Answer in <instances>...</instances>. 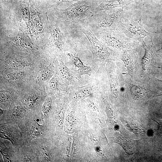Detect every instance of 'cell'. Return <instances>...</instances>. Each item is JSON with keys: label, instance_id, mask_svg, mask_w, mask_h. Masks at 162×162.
Wrapping results in <instances>:
<instances>
[{"label": "cell", "instance_id": "6da1fadb", "mask_svg": "<svg viewBox=\"0 0 162 162\" xmlns=\"http://www.w3.org/2000/svg\"><path fill=\"white\" fill-rule=\"evenodd\" d=\"M98 5L97 2L91 0L78 1L65 9L58 10L57 15L70 24L81 25L96 14Z\"/></svg>", "mask_w": 162, "mask_h": 162}, {"label": "cell", "instance_id": "7a4b0ae2", "mask_svg": "<svg viewBox=\"0 0 162 162\" xmlns=\"http://www.w3.org/2000/svg\"><path fill=\"white\" fill-rule=\"evenodd\" d=\"M80 28L89 41L90 50L92 53L93 60L97 62H106L115 57V52L97 38L88 25L82 24Z\"/></svg>", "mask_w": 162, "mask_h": 162}, {"label": "cell", "instance_id": "3957f363", "mask_svg": "<svg viewBox=\"0 0 162 162\" xmlns=\"http://www.w3.org/2000/svg\"><path fill=\"white\" fill-rule=\"evenodd\" d=\"M97 36L106 45L126 51L137 46L139 43L116 30L98 32Z\"/></svg>", "mask_w": 162, "mask_h": 162}, {"label": "cell", "instance_id": "277c9868", "mask_svg": "<svg viewBox=\"0 0 162 162\" xmlns=\"http://www.w3.org/2000/svg\"><path fill=\"white\" fill-rule=\"evenodd\" d=\"M122 10L113 13H97L89 19L88 24L98 32L116 30L121 21Z\"/></svg>", "mask_w": 162, "mask_h": 162}, {"label": "cell", "instance_id": "5b68a950", "mask_svg": "<svg viewBox=\"0 0 162 162\" xmlns=\"http://www.w3.org/2000/svg\"><path fill=\"white\" fill-rule=\"evenodd\" d=\"M116 30L130 38L138 41L142 45L145 44L143 40L145 37L149 36L152 38V35L143 28L141 19L136 22L132 19L124 23L121 22Z\"/></svg>", "mask_w": 162, "mask_h": 162}, {"label": "cell", "instance_id": "8992f818", "mask_svg": "<svg viewBox=\"0 0 162 162\" xmlns=\"http://www.w3.org/2000/svg\"><path fill=\"white\" fill-rule=\"evenodd\" d=\"M136 0H104L98 4L96 9V14L100 11H106L116 7L124 8Z\"/></svg>", "mask_w": 162, "mask_h": 162}, {"label": "cell", "instance_id": "52a82bcc", "mask_svg": "<svg viewBox=\"0 0 162 162\" xmlns=\"http://www.w3.org/2000/svg\"><path fill=\"white\" fill-rule=\"evenodd\" d=\"M112 138L115 142L120 145L127 154L132 155L135 152L136 150L135 144L136 142L135 140L122 136Z\"/></svg>", "mask_w": 162, "mask_h": 162}, {"label": "cell", "instance_id": "ba28073f", "mask_svg": "<svg viewBox=\"0 0 162 162\" xmlns=\"http://www.w3.org/2000/svg\"><path fill=\"white\" fill-rule=\"evenodd\" d=\"M52 38L56 46L60 49L64 44V36L56 24L52 27Z\"/></svg>", "mask_w": 162, "mask_h": 162}, {"label": "cell", "instance_id": "9c48e42d", "mask_svg": "<svg viewBox=\"0 0 162 162\" xmlns=\"http://www.w3.org/2000/svg\"><path fill=\"white\" fill-rule=\"evenodd\" d=\"M122 59L124 62L129 74L132 76L134 69V63L130 51L124 52Z\"/></svg>", "mask_w": 162, "mask_h": 162}, {"label": "cell", "instance_id": "30bf717a", "mask_svg": "<svg viewBox=\"0 0 162 162\" xmlns=\"http://www.w3.org/2000/svg\"><path fill=\"white\" fill-rule=\"evenodd\" d=\"M108 72L110 76V88L113 95L116 98L119 93V86L117 77L113 70L109 69Z\"/></svg>", "mask_w": 162, "mask_h": 162}, {"label": "cell", "instance_id": "8fae6325", "mask_svg": "<svg viewBox=\"0 0 162 162\" xmlns=\"http://www.w3.org/2000/svg\"><path fill=\"white\" fill-rule=\"evenodd\" d=\"M130 90L132 97L135 99H142L146 96V89L139 85L132 84Z\"/></svg>", "mask_w": 162, "mask_h": 162}, {"label": "cell", "instance_id": "7c38bea8", "mask_svg": "<svg viewBox=\"0 0 162 162\" xmlns=\"http://www.w3.org/2000/svg\"><path fill=\"white\" fill-rule=\"evenodd\" d=\"M145 50V54L141 59V63L142 66V71L141 75L144 76L146 73L147 68L150 63L151 59V51L148 50L146 45H143Z\"/></svg>", "mask_w": 162, "mask_h": 162}, {"label": "cell", "instance_id": "4fadbf2b", "mask_svg": "<svg viewBox=\"0 0 162 162\" xmlns=\"http://www.w3.org/2000/svg\"><path fill=\"white\" fill-rule=\"evenodd\" d=\"M58 71L61 76L66 81L70 82L73 80L74 75L67 67L61 62L59 64Z\"/></svg>", "mask_w": 162, "mask_h": 162}, {"label": "cell", "instance_id": "5bb4252c", "mask_svg": "<svg viewBox=\"0 0 162 162\" xmlns=\"http://www.w3.org/2000/svg\"><path fill=\"white\" fill-rule=\"evenodd\" d=\"M67 55L71 62L76 67L80 70H91L90 67L85 65L81 61L80 58L78 56V54L76 53H68Z\"/></svg>", "mask_w": 162, "mask_h": 162}, {"label": "cell", "instance_id": "9a60e30c", "mask_svg": "<svg viewBox=\"0 0 162 162\" xmlns=\"http://www.w3.org/2000/svg\"><path fill=\"white\" fill-rule=\"evenodd\" d=\"M11 115L15 118H20L25 113V110L22 107L16 106L13 108L11 111Z\"/></svg>", "mask_w": 162, "mask_h": 162}, {"label": "cell", "instance_id": "2e32d148", "mask_svg": "<svg viewBox=\"0 0 162 162\" xmlns=\"http://www.w3.org/2000/svg\"><path fill=\"white\" fill-rule=\"evenodd\" d=\"M124 124L131 131L134 133H136V134H139L142 132H143V129L140 127L139 126H136L134 123L132 122H128L127 121H124Z\"/></svg>", "mask_w": 162, "mask_h": 162}, {"label": "cell", "instance_id": "e0dca14e", "mask_svg": "<svg viewBox=\"0 0 162 162\" xmlns=\"http://www.w3.org/2000/svg\"><path fill=\"white\" fill-rule=\"evenodd\" d=\"M8 65L10 68H16L25 66L26 64L21 61L13 59L9 61L8 63Z\"/></svg>", "mask_w": 162, "mask_h": 162}, {"label": "cell", "instance_id": "ac0fdd59", "mask_svg": "<svg viewBox=\"0 0 162 162\" xmlns=\"http://www.w3.org/2000/svg\"><path fill=\"white\" fill-rule=\"evenodd\" d=\"M23 73L21 71H16L8 74L6 77L10 80H15L21 78L23 76Z\"/></svg>", "mask_w": 162, "mask_h": 162}, {"label": "cell", "instance_id": "d6986e66", "mask_svg": "<svg viewBox=\"0 0 162 162\" xmlns=\"http://www.w3.org/2000/svg\"><path fill=\"white\" fill-rule=\"evenodd\" d=\"M37 100V98L32 96L29 97L26 99L25 102V104L26 106L28 108H30L32 106Z\"/></svg>", "mask_w": 162, "mask_h": 162}, {"label": "cell", "instance_id": "ffe728a7", "mask_svg": "<svg viewBox=\"0 0 162 162\" xmlns=\"http://www.w3.org/2000/svg\"><path fill=\"white\" fill-rule=\"evenodd\" d=\"M51 109V105L48 101L45 102L42 107V112L44 115H47L49 113Z\"/></svg>", "mask_w": 162, "mask_h": 162}, {"label": "cell", "instance_id": "44dd1931", "mask_svg": "<svg viewBox=\"0 0 162 162\" xmlns=\"http://www.w3.org/2000/svg\"><path fill=\"white\" fill-rule=\"evenodd\" d=\"M78 0H52L53 5L57 7L60 4L65 2L73 3L76 2Z\"/></svg>", "mask_w": 162, "mask_h": 162}, {"label": "cell", "instance_id": "7402d4cb", "mask_svg": "<svg viewBox=\"0 0 162 162\" xmlns=\"http://www.w3.org/2000/svg\"><path fill=\"white\" fill-rule=\"evenodd\" d=\"M40 130V127L37 125H33L31 128V132L32 134L34 136L39 135Z\"/></svg>", "mask_w": 162, "mask_h": 162}, {"label": "cell", "instance_id": "603a6c76", "mask_svg": "<svg viewBox=\"0 0 162 162\" xmlns=\"http://www.w3.org/2000/svg\"><path fill=\"white\" fill-rule=\"evenodd\" d=\"M49 86L52 89H56L58 86V82L56 79L53 78L50 82Z\"/></svg>", "mask_w": 162, "mask_h": 162}, {"label": "cell", "instance_id": "cb8c5ba5", "mask_svg": "<svg viewBox=\"0 0 162 162\" xmlns=\"http://www.w3.org/2000/svg\"><path fill=\"white\" fill-rule=\"evenodd\" d=\"M9 96L8 94L2 92L0 93V101L2 102H5L8 100Z\"/></svg>", "mask_w": 162, "mask_h": 162}, {"label": "cell", "instance_id": "d4e9b609", "mask_svg": "<svg viewBox=\"0 0 162 162\" xmlns=\"http://www.w3.org/2000/svg\"><path fill=\"white\" fill-rule=\"evenodd\" d=\"M152 119L158 124V132L162 134V121L155 118H153Z\"/></svg>", "mask_w": 162, "mask_h": 162}, {"label": "cell", "instance_id": "484cf974", "mask_svg": "<svg viewBox=\"0 0 162 162\" xmlns=\"http://www.w3.org/2000/svg\"><path fill=\"white\" fill-rule=\"evenodd\" d=\"M43 153L44 154V155L45 157L47 158H49V154H48V153H47V152L46 151V150L44 148H43Z\"/></svg>", "mask_w": 162, "mask_h": 162}, {"label": "cell", "instance_id": "4316f807", "mask_svg": "<svg viewBox=\"0 0 162 162\" xmlns=\"http://www.w3.org/2000/svg\"><path fill=\"white\" fill-rule=\"evenodd\" d=\"M28 0L30 2H32L33 1H34V0Z\"/></svg>", "mask_w": 162, "mask_h": 162}]
</instances>
